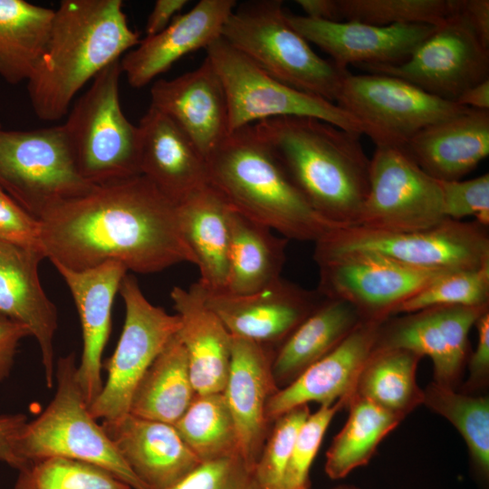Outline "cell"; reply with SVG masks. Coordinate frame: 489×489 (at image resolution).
<instances>
[{
  "label": "cell",
  "instance_id": "cell-52",
  "mask_svg": "<svg viewBox=\"0 0 489 489\" xmlns=\"http://www.w3.org/2000/svg\"><path fill=\"white\" fill-rule=\"evenodd\" d=\"M455 102L471 109L489 110V79L465 90Z\"/></svg>",
  "mask_w": 489,
  "mask_h": 489
},
{
  "label": "cell",
  "instance_id": "cell-29",
  "mask_svg": "<svg viewBox=\"0 0 489 489\" xmlns=\"http://www.w3.org/2000/svg\"><path fill=\"white\" fill-rule=\"evenodd\" d=\"M230 206L209 185L177 204L182 234L199 270L197 283L207 292L226 289L229 270Z\"/></svg>",
  "mask_w": 489,
  "mask_h": 489
},
{
  "label": "cell",
  "instance_id": "cell-25",
  "mask_svg": "<svg viewBox=\"0 0 489 489\" xmlns=\"http://www.w3.org/2000/svg\"><path fill=\"white\" fill-rule=\"evenodd\" d=\"M101 427L135 475L149 489H170L200 460L173 425L129 413Z\"/></svg>",
  "mask_w": 489,
  "mask_h": 489
},
{
  "label": "cell",
  "instance_id": "cell-30",
  "mask_svg": "<svg viewBox=\"0 0 489 489\" xmlns=\"http://www.w3.org/2000/svg\"><path fill=\"white\" fill-rule=\"evenodd\" d=\"M362 321L349 302L322 298L273 354L272 372L283 388L337 347Z\"/></svg>",
  "mask_w": 489,
  "mask_h": 489
},
{
  "label": "cell",
  "instance_id": "cell-32",
  "mask_svg": "<svg viewBox=\"0 0 489 489\" xmlns=\"http://www.w3.org/2000/svg\"><path fill=\"white\" fill-rule=\"evenodd\" d=\"M195 396L187 352L177 333L141 377L129 413L174 426Z\"/></svg>",
  "mask_w": 489,
  "mask_h": 489
},
{
  "label": "cell",
  "instance_id": "cell-20",
  "mask_svg": "<svg viewBox=\"0 0 489 489\" xmlns=\"http://www.w3.org/2000/svg\"><path fill=\"white\" fill-rule=\"evenodd\" d=\"M150 98V106L168 116L205 159L229 134L225 90L206 56L191 72L156 81Z\"/></svg>",
  "mask_w": 489,
  "mask_h": 489
},
{
  "label": "cell",
  "instance_id": "cell-12",
  "mask_svg": "<svg viewBox=\"0 0 489 489\" xmlns=\"http://www.w3.org/2000/svg\"><path fill=\"white\" fill-rule=\"evenodd\" d=\"M335 103L365 127L375 145L398 147L422 129L467 109L402 79L370 72H349Z\"/></svg>",
  "mask_w": 489,
  "mask_h": 489
},
{
  "label": "cell",
  "instance_id": "cell-10",
  "mask_svg": "<svg viewBox=\"0 0 489 489\" xmlns=\"http://www.w3.org/2000/svg\"><path fill=\"white\" fill-rule=\"evenodd\" d=\"M206 51L225 90L229 133L268 119L303 117L366 135L365 127L336 103L274 79L223 37Z\"/></svg>",
  "mask_w": 489,
  "mask_h": 489
},
{
  "label": "cell",
  "instance_id": "cell-38",
  "mask_svg": "<svg viewBox=\"0 0 489 489\" xmlns=\"http://www.w3.org/2000/svg\"><path fill=\"white\" fill-rule=\"evenodd\" d=\"M13 489H131L109 471L86 462L52 456L18 470Z\"/></svg>",
  "mask_w": 489,
  "mask_h": 489
},
{
  "label": "cell",
  "instance_id": "cell-54",
  "mask_svg": "<svg viewBox=\"0 0 489 489\" xmlns=\"http://www.w3.org/2000/svg\"><path fill=\"white\" fill-rule=\"evenodd\" d=\"M1 194H4V192H3L2 189L0 188V195H1Z\"/></svg>",
  "mask_w": 489,
  "mask_h": 489
},
{
  "label": "cell",
  "instance_id": "cell-35",
  "mask_svg": "<svg viewBox=\"0 0 489 489\" xmlns=\"http://www.w3.org/2000/svg\"><path fill=\"white\" fill-rule=\"evenodd\" d=\"M421 356L405 349L375 347L355 394L403 417L424 402L416 373Z\"/></svg>",
  "mask_w": 489,
  "mask_h": 489
},
{
  "label": "cell",
  "instance_id": "cell-26",
  "mask_svg": "<svg viewBox=\"0 0 489 489\" xmlns=\"http://www.w3.org/2000/svg\"><path fill=\"white\" fill-rule=\"evenodd\" d=\"M139 129V173L176 205L209 185L206 161L186 133L149 106Z\"/></svg>",
  "mask_w": 489,
  "mask_h": 489
},
{
  "label": "cell",
  "instance_id": "cell-14",
  "mask_svg": "<svg viewBox=\"0 0 489 489\" xmlns=\"http://www.w3.org/2000/svg\"><path fill=\"white\" fill-rule=\"evenodd\" d=\"M317 292L351 304L365 321H385L397 308L441 274L370 252H350L315 261Z\"/></svg>",
  "mask_w": 489,
  "mask_h": 489
},
{
  "label": "cell",
  "instance_id": "cell-37",
  "mask_svg": "<svg viewBox=\"0 0 489 489\" xmlns=\"http://www.w3.org/2000/svg\"><path fill=\"white\" fill-rule=\"evenodd\" d=\"M446 417L465 439L476 472L489 475V400L455 392L453 388L430 383L424 390V402Z\"/></svg>",
  "mask_w": 489,
  "mask_h": 489
},
{
  "label": "cell",
  "instance_id": "cell-7",
  "mask_svg": "<svg viewBox=\"0 0 489 489\" xmlns=\"http://www.w3.org/2000/svg\"><path fill=\"white\" fill-rule=\"evenodd\" d=\"M120 61L98 73L63 123L82 177L92 185L139 176V129L120 101Z\"/></svg>",
  "mask_w": 489,
  "mask_h": 489
},
{
  "label": "cell",
  "instance_id": "cell-2",
  "mask_svg": "<svg viewBox=\"0 0 489 489\" xmlns=\"http://www.w3.org/2000/svg\"><path fill=\"white\" fill-rule=\"evenodd\" d=\"M253 126L322 218L337 228L358 225L370 163L360 134L303 117L268 119Z\"/></svg>",
  "mask_w": 489,
  "mask_h": 489
},
{
  "label": "cell",
  "instance_id": "cell-42",
  "mask_svg": "<svg viewBox=\"0 0 489 489\" xmlns=\"http://www.w3.org/2000/svg\"><path fill=\"white\" fill-rule=\"evenodd\" d=\"M348 406L340 399L331 406H321L310 414L301 427L285 468L282 489H311L310 471L323 436L336 413Z\"/></svg>",
  "mask_w": 489,
  "mask_h": 489
},
{
  "label": "cell",
  "instance_id": "cell-45",
  "mask_svg": "<svg viewBox=\"0 0 489 489\" xmlns=\"http://www.w3.org/2000/svg\"><path fill=\"white\" fill-rule=\"evenodd\" d=\"M0 242L42 250L39 220L5 193L0 195Z\"/></svg>",
  "mask_w": 489,
  "mask_h": 489
},
{
  "label": "cell",
  "instance_id": "cell-9",
  "mask_svg": "<svg viewBox=\"0 0 489 489\" xmlns=\"http://www.w3.org/2000/svg\"><path fill=\"white\" fill-rule=\"evenodd\" d=\"M92 187L79 172L63 124L32 130L0 128V188L36 219Z\"/></svg>",
  "mask_w": 489,
  "mask_h": 489
},
{
  "label": "cell",
  "instance_id": "cell-44",
  "mask_svg": "<svg viewBox=\"0 0 489 489\" xmlns=\"http://www.w3.org/2000/svg\"><path fill=\"white\" fill-rule=\"evenodd\" d=\"M170 489H261L239 455L201 463Z\"/></svg>",
  "mask_w": 489,
  "mask_h": 489
},
{
  "label": "cell",
  "instance_id": "cell-43",
  "mask_svg": "<svg viewBox=\"0 0 489 489\" xmlns=\"http://www.w3.org/2000/svg\"><path fill=\"white\" fill-rule=\"evenodd\" d=\"M440 187L444 216L462 221L474 216L475 221L489 225V174L468 180H437Z\"/></svg>",
  "mask_w": 489,
  "mask_h": 489
},
{
  "label": "cell",
  "instance_id": "cell-27",
  "mask_svg": "<svg viewBox=\"0 0 489 489\" xmlns=\"http://www.w3.org/2000/svg\"><path fill=\"white\" fill-rule=\"evenodd\" d=\"M436 180H459L489 154V110L467 108L431 124L402 147Z\"/></svg>",
  "mask_w": 489,
  "mask_h": 489
},
{
  "label": "cell",
  "instance_id": "cell-13",
  "mask_svg": "<svg viewBox=\"0 0 489 489\" xmlns=\"http://www.w3.org/2000/svg\"><path fill=\"white\" fill-rule=\"evenodd\" d=\"M446 219L438 181L423 171L402 147L376 145L368 195L357 225L406 232L430 228Z\"/></svg>",
  "mask_w": 489,
  "mask_h": 489
},
{
  "label": "cell",
  "instance_id": "cell-28",
  "mask_svg": "<svg viewBox=\"0 0 489 489\" xmlns=\"http://www.w3.org/2000/svg\"><path fill=\"white\" fill-rule=\"evenodd\" d=\"M181 321L177 335L186 350L196 394L223 392L228 378L232 334L206 304L205 290L197 282L170 292Z\"/></svg>",
  "mask_w": 489,
  "mask_h": 489
},
{
  "label": "cell",
  "instance_id": "cell-51",
  "mask_svg": "<svg viewBox=\"0 0 489 489\" xmlns=\"http://www.w3.org/2000/svg\"><path fill=\"white\" fill-rule=\"evenodd\" d=\"M306 17L339 22L337 0H296Z\"/></svg>",
  "mask_w": 489,
  "mask_h": 489
},
{
  "label": "cell",
  "instance_id": "cell-19",
  "mask_svg": "<svg viewBox=\"0 0 489 489\" xmlns=\"http://www.w3.org/2000/svg\"><path fill=\"white\" fill-rule=\"evenodd\" d=\"M384 321H362L331 352L311 365L268 400L269 422L309 402L331 406L340 399L349 403L360 374L374 350Z\"/></svg>",
  "mask_w": 489,
  "mask_h": 489
},
{
  "label": "cell",
  "instance_id": "cell-48",
  "mask_svg": "<svg viewBox=\"0 0 489 489\" xmlns=\"http://www.w3.org/2000/svg\"><path fill=\"white\" fill-rule=\"evenodd\" d=\"M450 13L461 16L480 41L489 47V1L451 0Z\"/></svg>",
  "mask_w": 489,
  "mask_h": 489
},
{
  "label": "cell",
  "instance_id": "cell-22",
  "mask_svg": "<svg viewBox=\"0 0 489 489\" xmlns=\"http://www.w3.org/2000/svg\"><path fill=\"white\" fill-rule=\"evenodd\" d=\"M40 249L0 242V317L29 328L41 352L46 386L54 380V336L58 314L41 283Z\"/></svg>",
  "mask_w": 489,
  "mask_h": 489
},
{
  "label": "cell",
  "instance_id": "cell-31",
  "mask_svg": "<svg viewBox=\"0 0 489 489\" xmlns=\"http://www.w3.org/2000/svg\"><path fill=\"white\" fill-rule=\"evenodd\" d=\"M228 225L229 270L225 292L251 293L280 279L288 239L231 207Z\"/></svg>",
  "mask_w": 489,
  "mask_h": 489
},
{
  "label": "cell",
  "instance_id": "cell-23",
  "mask_svg": "<svg viewBox=\"0 0 489 489\" xmlns=\"http://www.w3.org/2000/svg\"><path fill=\"white\" fill-rule=\"evenodd\" d=\"M54 267L67 284L79 314L82 352L76 379L90 406L103 387L102 353L110 333L112 305L128 271L112 261L82 271Z\"/></svg>",
  "mask_w": 489,
  "mask_h": 489
},
{
  "label": "cell",
  "instance_id": "cell-15",
  "mask_svg": "<svg viewBox=\"0 0 489 489\" xmlns=\"http://www.w3.org/2000/svg\"><path fill=\"white\" fill-rule=\"evenodd\" d=\"M360 69L402 79L455 102L465 90L489 79V47L461 16L450 13L404 62Z\"/></svg>",
  "mask_w": 489,
  "mask_h": 489
},
{
  "label": "cell",
  "instance_id": "cell-21",
  "mask_svg": "<svg viewBox=\"0 0 489 489\" xmlns=\"http://www.w3.org/2000/svg\"><path fill=\"white\" fill-rule=\"evenodd\" d=\"M270 346L232 335L231 363L224 397L233 416L239 455L254 469L269 430L266 406L279 389Z\"/></svg>",
  "mask_w": 489,
  "mask_h": 489
},
{
  "label": "cell",
  "instance_id": "cell-6",
  "mask_svg": "<svg viewBox=\"0 0 489 489\" xmlns=\"http://www.w3.org/2000/svg\"><path fill=\"white\" fill-rule=\"evenodd\" d=\"M76 370L74 353L59 358L54 397L19 433L17 455L26 463L52 456L86 462L109 471L131 489H149L130 470L101 425L91 415Z\"/></svg>",
  "mask_w": 489,
  "mask_h": 489
},
{
  "label": "cell",
  "instance_id": "cell-1",
  "mask_svg": "<svg viewBox=\"0 0 489 489\" xmlns=\"http://www.w3.org/2000/svg\"><path fill=\"white\" fill-rule=\"evenodd\" d=\"M38 220L41 248L53 266L82 271L112 261L148 274L197 264L177 205L141 175L93 185Z\"/></svg>",
  "mask_w": 489,
  "mask_h": 489
},
{
  "label": "cell",
  "instance_id": "cell-46",
  "mask_svg": "<svg viewBox=\"0 0 489 489\" xmlns=\"http://www.w3.org/2000/svg\"><path fill=\"white\" fill-rule=\"evenodd\" d=\"M31 331L25 325L0 317V382L11 373L20 341Z\"/></svg>",
  "mask_w": 489,
  "mask_h": 489
},
{
  "label": "cell",
  "instance_id": "cell-33",
  "mask_svg": "<svg viewBox=\"0 0 489 489\" xmlns=\"http://www.w3.org/2000/svg\"><path fill=\"white\" fill-rule=\"evenodd\" d=\"M54 10L24 0H0V77L27 82L49 37Z\"/></svg>",
  "mask_w": 489,
  "mask_h": 489
},
{
  "label": "cell",
  "instance_id": "cell-40",
  "mask_svg": "<svg viewBox=\"0 0 489 489\" xmlns=\"http://www.w3.org/2000/svg\"><path fill=\"white\" fill-rule=\"evenodd\" d=\"M485 305H489V263L473 270L441 274L402 302L394 315L438 306Z\"/></svg>",
  "mask_w": 489,
  "mask_h": 489
},
{
  "label": "cell",
  "instance_id": "cell-16",
  "mask_svg": "<svg viewBox=\"0 0 489 489\" xmlns=\"http://www.w3.org/2000/svg\"><path fill=\"white\" fill-rule=\"evenodd\" d=\"M489 311L479 307L438 306L406 313L380 328L376 347L400 348L433 363L435 382L453 388L468 356V335L478 319Z\"/></svg>",
  "mask_w": 489,
  "mask_h": 489
},
{
  "label": "cell",
  "instance_id": "cell-34",
  "mask_svg": "<svg viewBox=\"0 0 489 489\" xmlns=\"http://www.w3.org/2000/svg\"><path fill=\"white\" fill-rule=\"evenodd\" d=\"M348 406V419L326 453L324 470L332 480L366 465L382 439L404 418L357 394Z\"/></svg>",
  "mask_w": 489,
  "mask_h": 489
},
{
  "label": "cell",
  "instance_id": "cell-49",
  "mask_svg": "<svg viewBox=\"0 0 489 489\" xmlns=\"http://www.w3.org/2000/svg\"><path fill=\"white\" fill-rule=\"evenodd\" d=\"M478 341L469 359L470 378L468 384L484 382L489 372V311L484 312L475 325Z\"/></svg>",
  "mask_w": 489,
  "mask_h": 489
},
{
  "label": "cell",
  "instance_id": "cell-3",
  "mask_svg": "<svg viewBox=\"0 0 489 489\" xmlns=\"http://www.w3.org/2000/svg\"><path fill=\"white\" fill-rule=\"evenodd\" d=\"M140 42L121 0H62L43 53L27 82L34 114L54 121L68 114L76 93Z\"/></svg>",
  "mask_w": 489,
  "mask_h": 489
},
{
  "label": "cell",
  "instance_id": "cell-47",
  "mask_svg": "<svg viewBox=\"0 0 489 489\" xmlns=\"http://www.w3.org/2000/svg\"><path fill=\"white\" fill-rule=\"evenodd\" d=\"M27 421L21 413L0 415V461L17 470L28 464L15 452V441Z\"/></svg>",
  "mask_w": 489,
  "mask_h": 489
},
{
  "label": "cell",
  "instance_id": "cell-41",
  "mask_svg": "<svg viewBox=\"0 0 489 489\" xmlns=\"http://www.w3.org/2000/svg\"><path fill=\"white\" fill-rule=\"evenodd\" d=\"M308 405L296 407L277 417L253 469L261 489H282L290 454L298 432L310 416Z\"/></svg>",
  "mask_w": 489,
  "mask_h": 489
},
{
  "label": "cell",
  "instance_id": "cell-53",
  "mask_svg": "<svg viewBox=\"0 0 489 489\" xmlns=\"http://www.w3.org/2000/svg\"><path fill=\"white\" fill-rule=\"evenodd\" d=\"M332 489H360V488L353 484H340Z\"/></svg>",
  "mask_w": 489,
  "mask_h": 489
},
{
  "label": "cell",
  "instance_id": "cell-8",
  "mask_svg": "<svg viewBox=\"0 0 489 489\" xmlns=\"http://www.w3.org/2000/svg\"><path fill=\"white\" fill-rule=\"evenodd\" d=\"M350 252L376 253L422 270H473L489 263L488 227L448 218L430 228L406 232L338 227L315 242L313 259Z\"/></svg>",
  "mask_w": 489,
  "mask_h": 489
},
{
  "label": "cell",
  "instance_id": "cell-18",
  "mask_svg": "<svg viewBox=\"0 0 489 489\" xmlns=\"http://www.w3.org/2000/svg\"><path fill=\"white\" fill-rule=\"evenodd\" d=\"M205 297L207 307L233 336L266 346L283 342L321 301L317 291L282 277L251 293L205 291Z\"/></svg>",
  "mask_w": 489,
  "mask_h": 489
},
{
  "label": "cell",
  "instance_id": "cell-17",
  "mask_svg": "<svg viewBox=\"0 0 489 489\" xmlns=\"http://www.w3.org/2000/svg\"><path fill=\"white\" fill-rule=\"evenodd\" d=\"M290 25L328 53L339 67L397 65L407 61L436 26L424 24L379 26L355 21H321L287 14Z\"/></svg>",
  "mask_w": 489,
  "mask_h": 489
},
{
  "label": "cell",
  "instance_id": "cell-39",
  "mask_svg": "<svg viewBox=\"0 0 489 489\" xmlns=\"http://www.w3.org/2000/svg\"><path fill=\"white\" fill-rule=\"evenodd\" d=\"M337 6L339 22L438 26L450 14L451 0H337Z\"/></svg>",
  "mask_w": 489,
  "mask_h": 489
},
{
  "label": "cell",
  "instance_id": "cell-4",
  "mask_svg": "<svg viewBox=\"0 0 489 489\" xmlns=\"http://www.w3.org/2000/svg\"><path fill=\"white\" fill-rule=\"evenodd\" d=\"M210 186L229 206L286 239L316 242L335 227L305 200L253 125L206 158Z\"/></svg>",
  "mask_w": 489,
  "mask_h": 489
},
{
  "label": "cell",
  "instance_id": "cell-50",
  "mask_svg": "<svg viewBox=\"0 0 489 489\" xmlns=\"http://www.w3.org/2000/svg\"><path fill=\"white\" fill-rule=\"evenodd\" d=\"M187 3V0H157L146 23V36H152L163 31Z\"/></svg>",
  "mask_w": 489,
  "mask_h": 489
},
{
  "label": "cell",
  "instance_id": "cell-24",
  "mask_svg": "<svg viewBox=\"0 0 489 489\" xmlns=\"http://www.w3.org/2000/svg\"><path fill=\"white\" fill-rule=\"evenodd\" d=\"M236 5L235 0H200L160 33L140 40L120 60L129 85L142 88L183 56L208 47L221 37L223 26Z\"/></svg>",
  "mask_w": 489,
  "mask_h": 489
},
{
  "label": "cell",
  "instance_id": "cell-36",
  "mask_svg": "<svg viewBox=\"0 0 489 489\" xmlns=\"http://www.w3.org/2000/svg\"><path fill=\"white\" fill-rule=\"evenodd\" d=\"M174 427L201 463L239 455L235 424L223 392L196 394Z\"/></svg>",
  "mask_w": 489,
  "mask_h": 489
},
{
  "label": "cell",
  "instance_id": "cell-5",
  "mask_svg": "<svg viewBox=\"0 0 489 489\" xmlns=\"http://www.w3.org/2000/svg\"><path fill=\"white\" fill-rule=\"evenodd\" d=\"M221 37L274 79L334 103L350 72L312 50L288 23L280 0L236 5Z\"/></svg>",
  "mask_w": 489,
  "mask_h": 489
},
{
  "label": "cell",
  "instance_id": "cell-55",
  "mask_svg": "<svg viewBox=\"0 0 489 489\" xmlns=\"http://www.w3.org/2000/svg\"><path fill=\"white\" fill-rule=\"evenodd\" d=\"M0 128H1V124H0Z\"/></svg>",
  "mask_w": 489,
  "mask_h": 489
},
{
  "label": "cell",
  "instance_id": "cell-11",
  "mask_svg": "<svg viewBox=\"0 0 489 489\" xmlns=\"http://www.w3.org/2000/svg\"><path fill=\"white\" fill-rule=\"evenodd\" d=\"M119 292L125 305L123 329L113 354L102 365L107 379L89 406L91 415L102 421L129 413L141 377L181 327L177 314L168 313L146 298L132 274L124 276Z\"/></svg>",
  "mask_w": 489,
  "mask_h": 489
}]
</instances>
